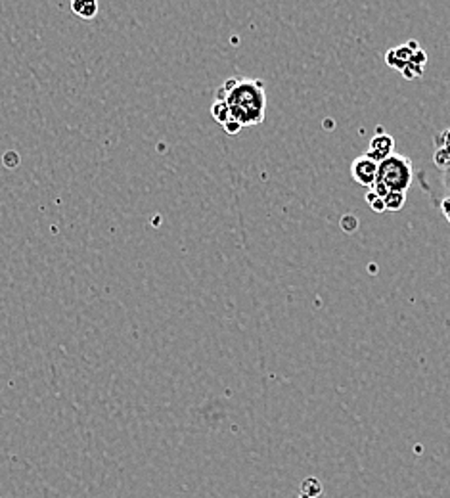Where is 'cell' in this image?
<instances>
[{
  "instance_id": "obj_1",
  "label": "cell",
  "mask_w": 450,
  "mask_h": 498,
  "mask_svg": "<svg viewBox=\"0 0 450 498\" xmlns=\"http://www.w3.org/2000/svg\"><path fill=\"white\" fill-rule=\"evenodd\" d=\"M219 100H225L230 117L238 121L242 126L259 125L264 119L267 109V94L264 85L257 79H228L225 87L217 94Z\"/></svg>"
},
{
  "instance_id": "obj_2",
  "label": "cell",
  "mask_w": 450,
  "mask_h": 498,
  "mask_svg": "<svg viewBox=\"0 0 450 498\" xmlns=\"http://www.w3.org/2000/svg\"><path fill=\"white\" fill-rule=\"evenodd\" d=\"M414 180L412 159L400 153L389 156L385 161L377 165V177L372 192L380 197H385L389 192H407Z\"/></svg>"
},
{
  "instance_id": "obj_3",
  "label": "cell",
  "mask_w": 450,
  "mask_h": 498,
  "mask_svg": "<svg viewBox=\"0 0 450 498\" xmlns=\"http://www.w3.org/2000/svg\"><path fill=\"white\" fill-rule=\"evenodd\" d=\"M350 177L360 186L372 188L375 184V177H377V163L366 156H360L350 163Z\"/></svg>"
},
{
  "instance_id": "obj_4",
  "label": "cell",
  "mask_w": 450,
  "mask_h": 498,
  "mask_svg": "<svg viewBox=\"0 0 450 498\" xmlns=\"http://www.w3.org/2000/svg\"><path fill=\"white\" fill-rule=\"evenodd\" d=\"M393 153H395V139L391 136V134L382 133V129H377V134L372 136V140H370V150L366 151L364 156L380 165L382 161H385L389 156H393Z\"/></svg>"
},
{
  "instance_id": "obj_5",
  "label": "cell",
  "mask_w": 450,
  "mask_h": 498,
  "mask_svg": "<svg viewBox=\"0 0 450 498\" xmlns=\"http://www.w3.org/2000/svg\"><path fill=\"white\" fill-rule=\"evenodd\" d=\"M412 54L414 52L410 50V46L408 45L397 46V48H393V50H389L387 54H385V62H387V65L395 67V70L402 71L408 65V62H410V56H412Z\"/></svg>"
},
{
  "instance_id": "obj_6",
  "label": "cell",
  "mask_w": 450,
  "mask_h": 498,
  "mask_svg": "<svg viewBox=\"0 0 450 498\" xmlns=\"http://www.w3.org/2000/svg\"><path fill=\"white\" fill-rule=\"evenodd\" d=\"M71 10L81 19H94L98 16V2L96 0H73Z\"/></svg>"
},
{
  "instance_id": "obj_7",
  "label": "cell",
  "mask_w": 450,
  "mask_h": 498,
  "mask_svg": "<svg viewBox=\"0 0 450 498\" xmlns=\"http://www.w3.org/2000/svg\"><path fill=\"white\" fill-rule=\"evenodd\" d=\"M385 211H400L407 205V192H389L387 196L382 197Z\"/></svg>"
},
{
  "instance_id": "obj_8",
  "label": "cell",
  "mask_w": 450,
  "mask_h": 498,
  "mask_svg": "<svg viewBox=\"0 0 450 498\" xmlns=\"http://www.w3.org/2000/svg\"><path fill=\"white\" fill-rule=\"evenodd\" d=\"M211 115L215 117V121H217V123H220V125H226V123L232 119L230 109H228V106H226V102L219 100V98L213 102Z\"/></svg>"
},
{
  "instance_id": "obj_9",
  "label": "cell",
  "mask_w": 450,
  "mask_h": 498,
  "mask_svg": "<svg viewBox=\"0 0 450 498\" xmlns=\"http://www.w3.org/2000/svg\"><path fill=\"white\" fill-rule=\"evenodd\" d=\"M425 63H427V54H425V52L419 48L418 52H414L412 56H410V62H408V65H412L414 70H418L419 73H424Z\"/></svg>"
},
{
  "instance_id": "obj_10",
  "label": "cell",
  "mask_w": 450,
  "mask_h": 498,
  "mask_svg": "<svg viewBox=\"0 0 450 498\" xmlns=\"http://www.w3.org/2000/svg\"><path fill=\"white\" fill-rule=\"evenodd\" d=\"M366 203H368V207H372L375 211V213H385V205H383V200L377 194H374L372 190H370L368 194H366Z\"/></svg>"
},
{
  "instance_id": "obj_11",
  "label": "cell",
  "mask_w": 450,
  "mask_h": 498,
  "mask_svg": "<svg viewBox=\"0 0 450 498\" xmlns=\"http://www.w3.org/2000/svg\"><path fill=\"white\" fill-rule=\"evenodd\" d=\"M339 224H341V228H343L345 232L350 234V232H355V230L358 228V219L357 217H353V215H345Z\"/></svg>"
},
{
  "instance_id": "obj_12",
  "label": "cell",
  "mask_w": 450,
  "mask_h": 498,
  "mask_svg": "<svg viewBox=\"0 0 450 498\" xmlns=\"http://www.w3.org/2000/svg\"><path fill=\"white\" fill-rule=\"evenodd\" d=\"M2 161H4V165H6V169H16V167L19 165V153L18 151H12V150L6 151Z\"/></svg>"
},
{
  "instance_id": "obj_13",
  "label": "cell",
  "mask_w": 450,
  "mask_h": 498,
  "mask_svg": "<svg viewBox=\"0 0 450 498\" xmlns=\"http://www.w3.org/2000/svg\"><path fill=\"white\" fill-rule=\"evenodd\" d=\"M435 163L439 165V167H444V165L450 163V153L444 148H439L437 153H435Z\"/></svg>"
},
{
  "instance_id": "obj_14",
  "label": "cell",
  "mask_w": 450,
  "mask_h": 498,
  "mask_svg": "<svg viewBox=\"0 0 450 498\" xmlns=\"http://www.w3.org/2000/svg\"><path fill=\"white\" fill-rule=\"evenodd\" d=\"M223 129H225L228 134H238L240 131H242V125H240L238 121L230 119L228 123H226V125H223Z\"/></svg>"
},
{
  "instance_id": "obj_15",
  "label": "cell",
  "mask_w": 450,
  "mask_h": 498,
  "mask_svg": "<svg viewBox=\"0 0 450 498\" xmlns=\"http://www.w3.org/2000/svg\"><path fill=\"white\" fill-rule=\"evenodd\" d=\"M437 142H439V148H444V150L450 153V129L449 131H444V133L439 136Z\"/></svg>"
},
{
  "instance_id": "obj_16",
  "label": "cell",
  "mask_w": 450,
  "mask_h": 498,
  "mask_svg": "<svg viewBox=\"0 0 450 498\" xmlns=\"http://www.w3.org/2000/svg\"><path fill=\"white\" fill-rule=\"evenodd\" d=\"M441 209H443V215L446 217V221L450 222V197H446V200L441 203Z\"/></svg>"
},
{
  "instance_id": "obj_17",
  "label": "cell",
  "mask_w": 450,
  "mask_h": 498,
  "mask_svg": "<svg viewBox=\"0 0 450 498\" xmlns=\"http://www.w3.org/2000/svg\"><path fill=\"white\" fill-rule=\"evenodd\" d=\"M303 498H305V497H303Z\"/></svg>"
}]
</instances>
